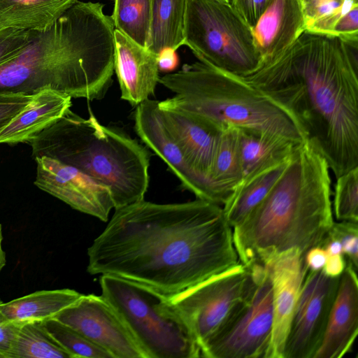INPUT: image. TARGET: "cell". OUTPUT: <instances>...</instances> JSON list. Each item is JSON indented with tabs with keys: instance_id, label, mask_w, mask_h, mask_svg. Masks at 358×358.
Returning a JSON list of instances; mask_svg holds the SVG:
<instances>
[{
	"instance_id": "6da1fadb",
	"label": "cell",
	"mask_w": 358,
	"mask_h": 358,
	"mask_svg": "<svg viewBox=\"0 0 358 358\" xmlns=\"http://www.w3.org/2000/svg\"><path fill=\"white\" fill-rule=\"evenodd\" d=\"M87 249V272L112 275L169 297L239 263L220 205L144 199L115 209Z\"/></svg>"
},
{
	"instance_id": "e0dca14e",
	"label": "cell",
	"mask_w": 358,
	"mask_h": 358,
	"mask_svg": "<svg viewBox=\"0 0 358 358\" xmlns=\"http://www.w3.org/2000/svg\"><path fill=\"white\" fill-rule=\"evenodd\" d=\"M114 71L121 99L137 106L154 94L159 83L157 55L115 29Z\"/></svg>"
},
{
	"instance_id": "3957f363",
	"label": "cell",
	"mask_w": 358,
	"mask_h": 358,
	"mask_svg": "<svg viewBox=\"0 0 358 358\" xmlns=\"http://www.w3.org/2000/svg\"><path fill=\"white\" fill-rule=\"evenodd\" d=\"M101 3L77 0L48 29L0 66V94L52 90L71 98H103L114 72L115 27Z\"/></svg>"
},
{
	"instance_id": "ab89813d",
	"label": "cell",
	"mask_w": 358,
	"mask_h": 358,
	"mask_svg": "<svg viewBox=\"0 0 358 358\" xmlns=\"http://www.w3.org/2000/svg\"><path fill=\"white\" fill-rule=\"evenodd\" d=\"M178 57L176 50L166 49L157 56V64L159 71L168 72L173 71L178 65Z\"/></svg>"
},
{
	"instance_id": "484cf974",
	"label": "cell",
	"mask_w": 358,
	"mask_h": 358,
	"mask_svg": "<svg viewBox=\"0 0 358 358\" xmlns=\"http://www.w3.org/2000/svg\"><path fill=\"white\" fill-rule=\"evenodd\" d=\"M81 294L71 289L37 291L3 303L1 309L13 322L45 321L74 303Z\"/></svg>"
},
{
	"instance_id": "f1b7e54d",
	"label": "cell",
	"mask_w": 358,
	"mask_h": 358,
	"mask_svg": "<svg viewBox=\"0 0 358 358\" xmlns=\"http://www.w3.org/2000/svg\"><path fill=\"white\" fill-rule=\"evenodd\" d=\"M306 31L333 35L338 20L353 7L358 0H301Z\"/></svg>"
},
{
	"instance_id": "f546056e",
	"label": "cell",
	"mask_w": 358,
	"mask_h": 358,
	"mask_svg": "<svg viewBox=\"0 0 358 358\" xmlns=\"http://www.w3.org/2000/svg\"><path fill=\"white\" fill-rule=\"evenodd\" d=\"M43 326L54 340L72 358H113L106 350L78 331L55 318L43 321Z\"/></svg>"
},
{
	"instance_id": "2e32d148",
	"label": "cell",
	"mask_w": 358,
	"mask_h": 358,
	"mask_svg": "<svg viewBox=\"0 0 358 358\" xmlns=\"http://www.w3.org/2000/svg\"><path fill=\"white\" fill-rule=\"evenodd\" d=\"M357 273L347 264L339 277L324 333L313 358H341L351 350L358 334Z\"/></svg>"
},
{
	"instance_id": "1f68e13d",
	"label": "cell",
	"mask_w": 358,
	"mask_h": 358,
	"mask_svg": "<svg viewBox=\"0 0 358 358\" xmlns=\"http://www.w3.org/2000/svg\"><path fill=\"white\" fill-rule=\"evenodd\" d=\"M327 236L338 240L342 246L347 264L357 271L358 268V225L357 222L338 221L334 222Z\"/></svg>"
},
{
	"instance_id": "8d00e7d4",
	"label": "cell",
	"mask_w": 358,
	"mask_h": 358,
	"mask_svg": "<svg viewBox=\"0 0 358 358\" xmlns=\"http://www.w3.org/2000/svg\"><path fill=\"white\" fill-rule=\"evenodd\" d=\"M3 303L0 300V351L6 358H10V352L20 324L10 322L6 317L1 309Z\"/></svg>"
},
{
	"instance_id": "e575fe53",
	"label": "cell",
	"mask_w": 358,
	"mask_h": 358,
	"mask_svg": "<svg viewBox=\"0 0 358 358\" xmlns=\"http://www.w3.org/2000/svg\"><path fill=\"white\" fill-rule=\"evenodd\" d=\"M272 0H231V4L251 27Z\"/></svg>"
},
{
	"instance_id": "d6986e66",
	"label": "cell",
	"mask_w": 358,
	"mask_h": 358,
	"mask_svg": "<svg viewBox=\"0 0 358 358\" xmlns=\"http://www.w3.org/2000/svg\"><path fill=\"white\" fill-rule=\"evenodd\" d=\"M159 107L189 164L207 188L210 202L214 203L209 182V173L222 129L187 112L159 106Z\"/></svg>"
},
{
	"instance_id": "ffe728a7",
	"label": "cell",
	"mask_w": 358,
	"mask_h": 358,
	"mask_svg": "<svg viewBox=\"0 0 358 358\" xmlns=\"http://www.w3.org/2000/svg\"><path fill=\"white\" fill-rule=\"evenodd\" d=\"M71 106V97L43 90L0 131V144L31 142L45 128L62 117Z\"/></svg>"
},
{
	"instance_id": "7bdbcfd3",
	"label": "cell",
	"mask_w": 358,
	"mask_h": 358,
	"mask_svg": "<svg viewBox=\"0 0 358 358\" xmlns=\"http://www.w3.org/2000/svg\"><path fill=\"white\" fill-rule=\"evenodd\" d=\"M0 358H6V355L0 351Z\"/></svg>"
},
{
	"instance_id": "277c9868",
	"label": "cell",
	"mask_w": 358,
	"mask_h": 358,
	"mask_svg": "<svg viewBox=\"0 0 358 358\" xmlns=\"http://www.w3.org/2000/svg\"><path fill=\"white\" fill-rule=\"evenodd\" d=\"M328 164L308 138L296 144L287 164L265 198L232 228L238 262L264 265L297 249L303 256L320 246L334 221Z\"/></svg>"
},
{
	"instance_id": "d590c367",
	"label": "cell",
	"mask_w": 358,
	"mask_h": 358,
	"mask_svg": "<svg viewBox=\"0 0 358 358\" xmlns=\"http://www.w3.org/2000/svg\"><path fill=\"white\" fill-rule=\"evenodd\" d=\"M332 34L343 40L358 39V6L351 8L338 20Z\"/></svg>"
},
{
	"instance_id": "ac0fdd59",
	"label": "cell",
	"mask_w": 358,
	"mask_h": 358,
	"mask_svg": "<svg viewBox=\"0 0 358 358\" xmlns=\"http://www.w3.org/2000/svg\"><path fill=\"white\" fill-rule=\"evenodd\" d=\"M252 30L262 65L273 61L306 31L301 0H272Z\"/></svg>"
},
{
	"instance_id": "52a82bcc",
	"label": "cell",
	"mask_w": 358,
	"mask_h": 358,
	"mask_svg": "<svg viewBox=\"0 0 358 358\" xmlns=\"http://www.w3.org/2000/svg\"><path fill=\"white\" fill-rule=\"evenodd\" d=\"M101 295L115 308L145 358H196L200 347L167 296L112 275L100 277Z\"/></svg>"
},
{
	"instance_id": "9a60e30c",
	"label": "cell",
	"mask_w": 358,
	"mask_h": 358,
	"mask_svg": "<svg viewBox=\"0 0 358 358\" xmlns=\"http://www.w3.org/2000/svg\"><path fill=\"white\" fill-rule=\"evenodd\" d=\"M271 279L273 300L271 342L266 358H283L293 313L307 273L297 249L282 252L263 265Z\"/></svg>"
},
{
	"instance_id": "7c38bea8",
	"label": "cell",
	"mask_w": 358,
	"mask_h": 358,
	"mask_svg": "<svg viewBox=\"0 0 358 358\" xmlns=\"http://www.w3.org/2000/svg\"><path fill=\"white\" fill-rule=\"evenodd\" d=\"M82 334L113 358H145L115 308L102 296H81L54 317Z\"/></svg>"
},
{
	"instance_id": "b9f144b4",
	"label": "cell",
	"mask_w": 358,
	"mask_h": 358,
	"mask_svg": "<svg viewBox=\"0 0 358 358\" xmlns=\"http://www.w3.org/2000/svg\"><path fill=\"white\" fill-rule=\"evenodd\" d=\"M216 1H218L222 2V3H231V0H216Z\"/></svg>"
},
{
	"instance_id": "74e56055",
	"label": "cell",
	"mask_w": 358,
	"mask_h": 358,
	"mask_svg": "<svg viewBox=\"0 0 358 358\" xmlns=\"http://www.w3.org/2000/svg\"><path fill=\"white\" fill-rule=\"evenodd\" d=\"M327 257V252L322 246H315L308 250L303 255V264L306 271L322 270Z\"/></svg>"
},
{
	"instance_id": "f35d334b",
	"label": "cell",
	"mask_w": 358,
	"mask_h": 358,
	"mask_svg": "<svg viewBox=\"0 0 358 358\" xmlns=\"http://www.w3.org/2000/svg\"><path fill=\"white\" fill-rule=\"evenodd\" d=\"M347 266L343 254L327 255L322 271L331 278H339Z\"/></svg>"
},
{
	"instance_id": "4dcf8cb0",
	"label": "cell",
	"mask_w": 358,
	"mask_h": 358,
	"mask_svg": "<svg viewBox=\"0 0 358 358\" xmlns=\"http://www.w3.org/2000/svg\"><path fill=\"white\" fill-rule=\"evenodd\" d=\"M332 210L337 221L358 222V166L338 177Z\"/></svg>"
},
{
	"instance_id": "60d3db41",
	"label": "cell",
	"mask_w": 358,
	"mask_h": 358,
	"mask_svg": "<svg viewBox=\"0 0 358 358\" xmlns=\"http://www.w3.org/2000/svg\"><path fill=\"white\" fill-rule=\"evenodd\" d=\"M3 241V235H2V227L1 224H0V272L2 270V268L4 267L6 263V254L2 249L1 243Z\"/></svg>"
},
{
	"instance_id": "603a6c76",
	"label": "cell",
	"mask_w": 358,
	"mask_h": 358,
	"mask_svg": "<svg viewBox=\"0 0 358 358\" xmlns=\"http://www.w3.org/2000/svg\"><path fill=\"white\" fill-rule=\"evenodd\" d=\"M289 159L246 177L234 189L222 207L232 228L239 225L265 198L284 171Z\"/></svg>"
},
{
	"instance_id": "5bb4252c",
	"label": "cell",
	"mask_w": 358,
	"mask_h": 358,
	"mask_svg": "<svg viewBox=\"0 0 358 358\" xmlns=\"http://www.w3.org/2000/svg\"><path fill=\"white\" fill-rule=\"evenodd\" d=\"M135 131L147 148L168 166L186 189L210 202L209 192L189 164L178 139L166 122L158 101L147 99L134 114Z\"/></svg>"
},
{
	"instance_id": "7402d4cb",
	"label": "cell",
	"mask_w": 358,
	"mask_h": 358,
	"mask_svg": "<svg viewBox=\"0 0 358 358\" xmlns=\"http://www.w3.org/2000/svg\"><path fill=\"white\" fill-rule=\"evenodd\" d=\"M76 1L0 0V30H45Z\"/></svg>"
},
{
	"instance_id": "d6a6232c",
	"label": "cell",
	"mask_w": 358,
	"mask_h": 358,
	"mask_svg": "<svg viewBox=\"0 0 358 358\" xmlns=\"http://www.w3.org/2000/svg\"><path fill=\"white\" fill-rule=\"evenodd\" d=\"M29 41V31L12 28L0 30V66L20 52Z\"/></svg>"
},
{
	"instance_id": "9c48e42d",
	"label": "cell",
	"mask_w": 358,
	"mask_h": 358,
	"mask_svg": "<svg viewBox=\"0 0 358 358\" xmlns=\"http://www.w3.org/2000/svg\"><path fill=\"white\" fill-rule=\"evenodd\" d=\"M254 284L224 325L201 348L207 358H266L273 324L272 284L260 264L248 266Z\"/></svg>"
},
{
	"instance_id": "4316f807",
	"label": "cell",
	"mask_w": 358,
	"mask_h": 358,
	"mask_svg": "<svg viewBox=\"0 0 358 358\" xmlns=\"http://www.w3.org/2000/svg\"><path fill=\"white\" fill-rule=\"evenodd\" d=\"M72 358L48 334L43 321L19 324L10 358Z\"/></svg>"
},
{
	"instance_id": "83f0119b",
	"label": "cell",
	"mask_w": 358,
	"mask_h": 358,
	"mask_svg": "<svg viewBox=\"0 0 358 358\" xmlns=\"http://www.w3.org/2000/svg\"><path fill=\"white\" fill-rule=\"evenodd\" d=\"M152 0H114L115 29L147 48Z\"/></svg>"
},
{
	"instance_id": "5b68a950",
	"label": "cell",
	"mask_w": 358,
	"mask_h": 358,
	"mask_svg": "<svg viewBox=\"0 0 358 358\" xmlns=\"http://www.w3.org/2000/svg\"><path fill=\"white\" fill-rule=\"evenodd\" d=\"M34 158L47 157L73 166L111 194L117 209L144 199L150 155L124 132L67 111L29 142Z\"/></svg>"
},
{
	"instance_id": "cb8c5ba5",
	"label": "cell",
	"mask_w": 358,
	"mask_h": 358,
	"mask_svg": "<svg viewBox=\"0 0 358 358\" xmlns=\"http://www.w3.org/2000/svg\"><path fill=\"white\" fill-rule=\"evenodd\" d=\"M187 1L152 0L147 48L156 55L184 45Z\"/></svg>"
},
{
	"instance_id": "44dd1931",
	"label": "cell",
	"mask_w": 358,
	"mask_h": 358,
	"mask_svg": "<svg viewBox=\"0 0 358 358\" xmlns=\"http://www.w3.org/2000/svg\"><path fill=\"white\" fill-rule=\"evenodd\" d=\"M243 178L238 129L227 127L220 134L209 173L213 202L224 205Z\"/></svg>"
},
{
	"instance_id": "4fadbf2b",
	"label": "cell",
	"mask_w": 358,
	"mask_h": 358,
	"mask_svg": "<svg viewBox=\"0 0 358 358\" xmlns=\"http://www.w3.org/2000/svg\"><path fill=\"white\" fill-rule=\"evenodd\" d=\"M34 185L71 208L106 222L114 203L110 190L77 169L57 160L35 158Z\"/></svg>"
},
{
	"instance_id": "ba28073f",
	"label": "cell",
	"mask_w": 358,
	"mask_h": 358,
	"mask_svg": "<svg viewBox=\"0 0 358 358\" xmlns=\"http://www.w3.org/2000/svg\"><path fill=\"white\" fill-rule=\"evenodd\" d=\"M200 62L245 77L260 68L252 27L232 6L216 0H188L185 43Z\"/></svg>"
},
{
	"instance_id": "30bf717a",
	"label": "cell",
	"mask_w": 358,
	"mask_h": 358,
	"mask_svg": "<svg viewBox=\"0 0 358 358\" xmlns=\"http://www.w3.org/2000/svg\"><path fill=\"white\" fill-rule=\"evenodd\" d=\"M253 284L250 269L238 263L167 299L201 349L228 321Z\"/></svg>"
},
{
	"instance_id": "7a4b0ae2",
	"label": "cell",
	"mask_w": 358,
	"mask_h": 358,
	"mask_svg": "<svg viewBox=\"0 0 358 358\" xmlns=\"http://www.w3.org/2000/svg\"><path fill=\"white\" fill-rule=\"evenodd\" d=\"M243 78L296 117L336 178L358 166V39L305 31Z\"/></svg>"
},
{
	"instance_id": "d4e9b609",
	"label": "cell",
	"mask_w": 358,
	"mask_h": 358,
	"mask_svg": "<svg viewBox=\"0 0 358 358\" xmlns=\"http://www.w3.org/2000/svg\"><path fill=\"white\" fill-rule=\"evenodd\" d=\"M238 139L243 180L288 159L296 145L283 137L243 129H238Z\"/></svg>"
},
{
	"instance_id": "8992f818",
	"label": "cell",
	"mask_w": 358,
	"mask_h": 358,
	"mask_svg": "<svg viewBox=\"0 0 358 358\" xmlns=\"http://www.w3.org/2000/svg\"><path fill=\"white\" fill-rule=\"evenodd\" d=\"M175 95L160 107L187 112L220 129L227 127L268 133L298 144L308 138L296 117L243 77L201 62L159 77Z\"/></svg>"
},
{
	"instance_id": "836d02e7",
	"label": "cell",
	"mask_w": 358,
	"mask_h": 358,
	"mask_svg": "<svg viewBox=\"0 0 358 358\" xmlns=\"http://www.w3.org/2000/svg\"><path fill=\"white\" fill-rule=\"evenodd\" d=\"M33 96L0 94V131L31 101Z\"/></svg>"
},
{
	"instance_id": "8fae6325",
	"label": "cell",
	"mask_w": 358,
	"mask_h": 358,
	"mask_svg": "<svg viewBox=\"0 0 358 358\" xmlns=\"http://www.w3.org/2000/svg\"><path fill=\"white\" fill-rule=\"evenodd\" d=\"M339 278L322 270L304 277L285 341L283 358H313L322 339Z\"/></svg>"
}]
</instances>
